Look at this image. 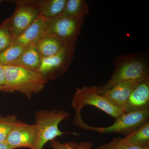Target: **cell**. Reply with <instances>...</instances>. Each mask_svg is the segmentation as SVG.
Wrapping results in <instances>:
<instances>
[{"label":"cell","mask_w":149,"mask_h":149,"mask_svg":"<svg viewBox=\"0 0 149 149\" xmlns=\"http://www.w3.org/2000/svg\"><path fill=\"white\" fill-rule=\"evenodd\" d=\"M9 23V18L0 25V52L9 47L14 42L10 30Z\"/></svg>","instance_id":"obj_21"},{"label":"cell","mask_w":149,"mask_h":149,"mask_svg":"<svg viewBox=\"0 0 149 149\" xmlns=\"http://www.w3.org/2000/svg\"><path fill=\"white\" fill-rule=\"evenodd\" d=\"M51 146L53 149H92L93 143L86 141L78 143L74 141H68L61 143L55 139L51 141Z\"/></svg>","instance_id":"obj_20"},{"label":"cell","mask_w":149,"mask_h":149,"mask_svg":"<svg viewBox=\"0 0 149 149\" xmlns=\"http://www.w3.org/2000/svg\"><path fill=\"white\" fill-rule=\"evenodd\" d=\"M46 18L40 15L15 40L14 42L26 47L36 45L44 36Z\"/></svg>","instance_id":"obj_12"},{"label":"cell","mask_w":149,"mask_h":149,"mask_svg":"<svg viewBox=\"0 0 149 149\" xmlns=\"http://www.w3.org/2000/svg\"><path fill=\"white\" fill-rule=\"evenodd\" d=\"M5 83L2 92L13 93L18 92L31 99L32 95L42 92L46 82L37 71L24 68L5 65Z\"/></svg>","instance_id":"obj_2"},{"label":"cell","mask_w":149,"mask_h":149,"mask_svg":"<svg viewBox=\"0 0 149 149\" xmlns=\"http://www.w3.org/2000/svg\"><path fill=\"white\" fill-rule=\"evenodd\" d=\"M145 79L130 80L118 83L102 95L112 104L124 110V107L130 94Z\"/></svg>","instance_id":"obj_10"},{"label":"cell","mask_w":149,"mask_h":149,"mask_svg":"<svg viewBox=\"0 0 149 149\" xmlns=\"http://www.w3.org/2000/svg\"><path fill=\"white\" fill-rule=\"evenodd\" d=\"M3 1H2V0H0V4Z\"/></svg>","instance_id":"obj_26"},{"label":"cell","mask_w":149,"mask_h":149,"mask_svg":"<svg viewBox=\"0 0 149 149\" xmlns=\"http://www.w3.org/2000/svg\"><path fill=\"white\" fill-rule=\"evenodd\" d=\"M10 1H13L17 5L13 15L9 18L10 30L15 41L37 19L40 13L38 1L23 0Z\"/></svg>","instance_id":"obj_7"},{"label":"cell","mask_w":149,"mask_h":149,"mask_svg":"<svg viewBox=\"0 0 149 149\" xmlns=\"http://www.w3.org/2000/svg\"><path fill=\"white\" fill-rule=\"evenodd\" d=\"M75 46H67L55 55L42 58L37 72L41 74L46 83L55 80L66 72L74 57Z\"/></svg>","instance_id":"obj_8"},{"label":"cell","mask_w":149,"mask_h":149,"mask_svg":"<svg viewBox=\"0 0 149 149\" xmlns=\"http://www.w3.org/2000/svg\"><path fill=\"white\" fill-rule=\"evenodd\" d=\"M2 86H1V85H0V91H1L2 89Z\"/></svg>","instance_id":"obj_25"},{"label":"cell","mask_w":149,"mask_h":149,"mask_svg":"<svg viewBox=\"0 0 149 149\" xmlns=\"http://www.w3.org/2000/svg\"><path fill=\"white\" fill-rule=\"evenodd\" d=\"M0 149H13L6 142L0 143Z\"/></svg>","instance_id":"obj_24"},{"label":"cell","mask_w":149,"mask_h":149,"mask_svg":"<svg viewBox=\"0 0 149 149\" xmlns=\"http://www.w3.org/2000/svg\"><path fill=\"white\" fill-rule=\"evenodd\" d=\"M149 62L144 53L119 55L113 63L114 70L109 80L97 87V93L103 95L118 83L149 77Z\"/></svg>","instance_id":"obj_1"},{"label":"cell","mask_w":149,"mask_h":149,"mask_svg":"<svg viewBox=\"0 0 149 149\" xmlns=\"http://www.w3.org/2000/svg\"><path fill=\"white\" fill-rule=\"evenodd\" d=\"M84 18L72 17L63 13L52 18H46L44 35L54 36L67 45H74L81 33Z\"/></svg>","instance_id":"obj_6"},{"label":"cell","mask_w":149,"mask_h":149,"mask_svg":"<svg viewBox=\"0 0 149 149\" xmlns=\"http://www.w3.org/2000/svg\"><path fill=\"white\" fill-rule=\"evenodd\" d=\"M37 140V127L35 124L22 122L11 131L6 143L13 149L27 148L34 149Z\"/></svg>","instance_id":"obj_9"},{"label":"cell","mask_w":149,"mask_h":149,"mask_svg":"<svg viewBox=\"0 0 149 149\" xmlns=\"http://www.w3.org/2000/svg\"><path fill=\"white\" fill-rule=\"evenodd\" d=\"M67 0L38 1L40 15L45 18L58 16L63 13Z\"/></svg>","instance_id":"obj_15"},{"label":"cell","mask_w":149,"mask_h":149,"mask_svg":"<svg viewBox=\"0 0 149 149\" xmlns=\"http://www.w3.org/2000/svg\"><path fill=\"white\" fill-rule=\"evenodd\" d=\"M4 72L2 66H0V85L2 86L3 87L4 85Z\"/></svg>","instance_id":"obj_23"},{"label":"cell","mask_w":149,"mask_h":149,"mask_svg":"<svg viewBox=\"0 0 149 149\" xmlns=\"http://www.w3.org/2000/svg\"><path fill=\"white\" fill-rule=\"evenodd\" d=\"M67 46L64 42L57 37L45 35L37 42L36 47L38 53L42 58L58 54Z\"/></svg>","instance_id":"obj_13"},{"label":"cell","mask_w":149,"mask_h":149,"mask_svg":"<svg viewBox=\"0 0 149 149\" xmlns=\"http://www.w3.org/2000/svg\"><path fill=\"white\" fill-rule=\"evenodd\" d=\"M42 59L36 49V45H32L28 47L17 59L9 65L20 67L37 72Z\"/></svg>","instance_id":"obj_14"},{"label":"cell","mask_w":149,"mask_h":149,"mask_svg":"<svg viewBox=\"0 0 149 149\" xmlns=\"http://www.w3.org/2000/svg\"><path fill=\"white\" fill-rule=\"evenodd\" d=\"M124 139L127 143L134 146L142 148L149 147V120L125 136Z\"/></svg>","instance_id":"obj_16"},{"label":"cell","mask_w":149,"mask_h":149,"mask_svg":"<svg viewBox=\"0 0 149 149\" xmlns=\"http://www.w3.org/2000/svg\"><path fill=\"white\" fill-rule=\"evenodd\" d=\"M112 125L105 127H93L82 121L78 127L83 130L94 131L101 134L119 133L129 135L144 123L149 120V108L126 112L120 115Z\"/></svg>","instance_id":"obj_5"},{"label":"cell","mask_w":149,"mask_h":149,"mask_svg":"<svg viewBox=\"0 0 149 149\" xmlns=\"http://www.w3.org/2000/svg\"><path fill=\"white\" fill-rule=\"evenodd\" d=\"M22 122L18 120L16 115H8L6 116L0 115V143L6 142L11 131Z\"/></svg>","instance_id":"obj_19"},{"label":"cell","mask_w":149,"mask_h":149,"mask_svg":"<svg viewBox=\"0 0 149 149\" xmlns=\"http://www.w3.org/2000/svg\"><path fill=\"white\" fill-rule=\"evenodd\" d=\"M149 108V78L142 81L133 90L124 108V111H134Z\"/></svg>","instance_id":"obj_11"},{"label":"cell","mask_w":149,"mask_h":149,"mask_svg":"<svg viewBox=\"0 0 149 149\" xmlns=\"http://www.w3.org/2000/svg\"><path fill=\"white\" fill-rule=\"evenodd\" d=\"M27 47L14 42L9 47L0 52V66L9 65L17 59Z\"/></svg>","instance_id":"obj_18"},{"label":"cell","mask_w":149,"mask_h":149,"mask_svg":"<svg viewBox=\"0 0 149 149\" xmlns=\"http://www.w3.org/2000/svg\"><path fill=\"white\" fill-rule=\"evenodd\" d=\"M70 114L63 109L40 110L35 112V124L37 127V140L34 149H42L49 141L68 133L60 130L58 125L61 121L69 118Z\"/></svg>","instance_id":"obj_3"},{"label":"cell","mask_w":149,"mask_h":149,"mask_svg":"<svg viewBox=\"0 0 149 149\" xmlns=\"http://www.w3.org/2000/svg\"><path fill=\"white\" fill-rule=\"evenodd\" d=\"M71 104L75 111L74 118L81 116V111L86 106H93L117 119L124 112L122 109L114 106L97 93V87L85 86L77 88L72 97Z\"/></svg>","instance_id":"obj_4"},{"label":"cell","mask_w":149,"mask_h":149,"mask_svg":"<svg viewBox=\"0 0 149 149\" xmlns=\"http://www.w3.org/2000/svg\"><path fill=\"white\" fill-rule=\"evenodd\" d=\"M89 13V7L85 0H67L63 13L72 17H85Z\"/></svg>","instance_id":"obj_17"},{"label":"cell","mask_w":149,"mask_h":149,"mask_svg":"<svg viewBox=\"0 0 149 149\" xmlns=\"http://www.w3.org/2000/svg\"><path fill=\"white\" fill-rule=\"evenodd\" d=\"M97 149H149V147L139 148L130 145L125 141L124 138H113L106 144L99 147Z\"/></svg>","instance_id":"obj_22"}]
</instances>
